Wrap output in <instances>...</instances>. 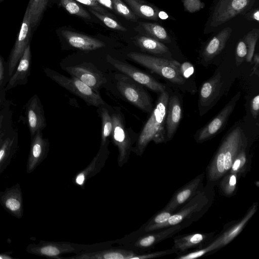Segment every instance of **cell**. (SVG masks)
<instances>
[{
  "instance_id": "obj_1",
  "label": "cell",
  "mask_w": 259,
  "mask_h": 259,
  "mask_svg": "<svg viewBox=\"0 0 259 259\" xmlns=\"http://www.w3.org/2000/svg\"><path fill=\"white\" fill-rule=\"evenodd\" d=\"M247 146V139L240 127L230 132L221 142L207 167V182L215 184L229 171L235 157Z\"/></svg>"
},
{
  "instance_id": "obj_2",
  "label": "cell",
  "mask_w": 259,
  "mask_h": 259,
  "mask_svg": "<svg viewBox=\"0 0 259 259\" xmlns=\"http://www.w3.org/2000/svg\"><path fill=\"white\" fill-rule=\"evenodd\" d=\"M169 98L166 91L160 93L150 116L138 137L135 146L132 147V152L137 155L141 156L151 141L155 144L167 141L165 119Z\"/></svg>"
},
{
  "instance_id": "obj_3",
  "label": "cell",
  "mask_w": 259,
  "mask_h": 259,
  "mask_svg": "<svg viewBox=\"0 0 259 259\" xmlns=\"http://www.w3.org/2000/svg\"><path fill=\"white\" fill-rule=\"evenodd\" d=\"M214 185L213 183L207 182L199 194L171 214L162 229L178 224H182L186 228L199 220L214 202Z\"/></svg>"
},
{
  "instance_id": "obj_4",
  "label": "cell",
  "mask_w": 259,
  "mask_h": 259,
  "mask_svg": "<svg viewBox=\"0 0 259 259\" xmlns=\"http://www.w3.org/2000/svg\"><path fill=\"white\" fill-rule=\"evenodd\" d=\"M185 228L184 225L178 224L148 233L137 234L132 232L122 238L115 240L114 242L138 254L143 253L154 248L158 243L174 236Z\"/></svg>"
},
{
  "instance_id": "obj_5",
  "label": "cell",
  "mask_w": 259,
  "mask_h": 259,
  "mask_svg": "<svg viewBox=\"0 0 259 259\" xmlns=\"http://www.w3.org/2000/svg\"><path fill=\"white\" fill-rule=\"evenodd\" d=\"M127 56L136 63L172 83L182 84L185 82L180 71L181 64L175 60L134 52L128 53Z\"/></svg>"
},
{
  "instance_id": "obj_6",
  "label": "cell",
  "mask_w": 259,
  "mask_h": 259,
  "mask_svg": "<svg viewBox=\"0 0 259 259\" xmlns=\"http://www.w3.org/2000/svg\"><path fill=\"white\" fill-rule=\"evenodd\" d=\"M115 244L114 240L91 244H78L69 242L40 241L35 247L39 256L61 259V255L68 253L78 254L110 247Z\"/></svg>"
},
{
  "instance_id": "obj_7",
  "label": "cell",
  "mask_w": 259,
  "mask_h": 259,
  "mask_svg": "<svg viewBox=\"0 0 259 259\" xmlns=\"http://www.w3.org/2000/svg\"><path fill=\"white\" fill-rule=\"evenodd\" d=\"M44 72L59 85L82 99L88 105L99 107L106 104L99 92L94 91L76 77H67L47 68L44 69Z\"/></svg>"
},
{
  "instance_id": "obj_8",
  "label": "cell",
  "mask_w": 259,
  "mask_h": 259,
  "mask_svg": "<svg viewBox=\"0 0 259 259\" xmlns=\"http://www.w3.org/2000/svg\"><path fill=\"white\" fill-rule=\"evenodd\" d=\"M115 77L117 89L129 103L145 112H152V98L142 85L123 74H117Z\"/></svg>"
},
{
  "instance_id": "obj_9",
  "label": "cell",
  "mask_w": 259,
  "mask_h": 259,
  "mask_svg": "<svg viewBox=\"0 0 259 259\" xmlns=\"http://www.w3.org/2000/svg\"><path fill=\"white\" fill-rule=\"evenodd\" d=\"M113 129L111 134L112 142L117 147L118 155L117 163L122 167L127 162L133 144L136 142L135 136H133L132 131L125 127L124 117L121 112H115L111 115Z\"/></svg>"
},
{
  "instance_id": "obj_10",
  "label": "cell",
  "mask_w": 259,
  "mask_h": 259,
  "mask_svg": "<svg viewBox=\"0 0 259 259\" xmlns=\"http://www.w3.org/2000/svg\"><path fill=\"white\" fill-rule=\"evenodd\" d=\"M106 61L124 75L152 91L161 93L165 91L166 88L162 83L133 65L114 58L110 55H107Z\"/></svg>"
},
{
  "instance_id": "obj_11",
  "label": "cell",
  "mask_w": 259,
  "mask_h": 259,
  "mask_svg": "<svg viewBox=\"0 0 259 259\" xmlns=\"http://www.w3.org/2000/svg\"><path fill=\"white\" fill-rule=\"evenodd\" d=\"M240 96L241 93L238 92L212 120L197 132L195 139L197 143L211 139L223 129L235 109Z\"/></svg>"
},
{
  "instance_id": "obj_12",
  "label": "cell",
  "mask_w": 259,
  "mask_h": 259,
  "mask_svg": "<svg viewBox=\"0 0 259 259\" xmlns=\"http://www.w3.org/2000/svg\"><path fill=\"white\" fill-rule=\"evenodd\" d=\"M258 203L254 202L240 220L226 224L221 232L215 235L211 243L214 251L220 249L232 241L243 230L256 212Z\"/></svg>"
},
{
  "instance_id": "obj_13",
  "label": "cell",
  "mask_w": 259,
  "mask_h": 259,
  "mask_svg": "<svg viewBox=\"0 0 259 259\" xmlns=\"http://www.w3.org/2000/svg\"><path fill=\"white\" fill-rule=\"evenodd\" d=\"M253 0H220L211 16L210 25L217 27L249 8Z\"/></svg>"
},
{
  "instance_id": "obj_14",
  "label": "cell",
  "mask_w": 259,
  "mask_h": 259,
  "mask_svg": "<svg viewBox=\"0 0 259 259\" xmlns=\"http://www.w3.org/2000/svg\"><path fill=\"white\" fill-rule=\"evenodd\" d=\"M65 70L71 76L76 77L97 92L107 81L104 75L90 62L67 67Z\"/></svg>"
},
{
  "instance_id": "obj_15",
  "label": "cell",
  "mask_w": 259,
  "mask_h": 259,
  "mask_svg": "<svg viewBox=\"0 0 259 259\" xmlns=\"http://www.w3.org/2000/svg\"><path fill=\"white\" fill-rule=\"evenodd\" d=\"M215 232L192 233L179 235L173 238L171 248L177 256L190 250L199 249L207 246L215 237Z\"/></svg>"
},
{
  "instance_id": "obj_16",
  "label": "cell",
  "mask_w": 259,
  "mask_h": 259,
  "mask_svg": "<svg viewBox=\"0 0 259 259\" xmlns=\"http://www.w3.org/2000/svg\"><path fill=\"white\" fill-rule=\"evenodd\" d=\"M32 28L29 10L27 8L15 45L9 57L8 66L9 76H11L13 74L26 48L30 44Z\"/></svg>"
},
{
  "instance_id": "obj_17",
  "label": "cell",
  "mask_w": 259,
  "mask_h": 259,
  "mask_svg": "<svg viewBox=\"0 0 259 259\" xmlns=\"http://www.w3.org/2000/svg\"><path fill=\"white\" fill-rule=\"evenodd\" d=\"M204 178V174H200L178 189L165 207L175 212L179 210L203 190Z\"/></svg>"
},
{
  "instance_id": "obj_18",
  "label": "cell",
  "mask_w": 259,
  "mask_h": 259,
  "mask_svg": "<svg viewBox=\"0 0 259 259\" xmlns=\"http://www.w3.org/2000/svg\"><path fill=\"white\" fill-rule=\"evenodd\" d=\"M109 142L108 141L104 145L100 146L98 152L90 164L74 176L72 179L74 184L84 189L87 181L101 171L110 154L108 149Z\"/></svg>"
},
{
  "instance_id": "obj_19",
  "label": "cell",
  "mask_w": 259,
  "mask_h": 259,
  "mask_svg": "<svg viewBox=\"0 0 259 259\" xmlns=\"http://www.w3.org/2000/svg\"><path fill=\"white\" fill-rule=\"evenodd\" d=\"M138 253L120 246H112L92 251L81 252L61 259H133Z\"/></svg>"
},
{
  "instance_id": "obj_20",
  "label": "cell",
  "mask_w": 259,
  "mask_h": 259,
  "mask_svg": "<svg viewBox=\"0 0 259 259\" xmlns=\"http://www.w3.org/2000/svg\"><path fill=\"white\" fill-rule=\"evenodd\" d=\"M49 149V142L42 137L41 131L37 132L31 137L30 151L28 157L26 170L28 174L34 169L46 158Z\"/></svg>"
},
{
  "instance_id": "obj_21",
  "label": "cell",
  "mask_w": 259,
  "mask_h": 259,
  "mask_svg": "<svg viewBox=\"0 0 259 259\" xmlns=\"http://www.w3.org/2000/svg\"><path fill=\"white\" fill-rule=\"evenodd\" d=\"M26 107L28 126L32 137L46 126L44 111L39 99L35 95L29 100Z\"/></svg>"
},
{
  "instance_id": "obj_22",
  "label": "cell",
  "mask_w": 259,
  "mask_h": 259,
  "mask_svg": "<svg viewBox=\"0 0 259 259\" xmlns=\"http://www.w3.org/2000/svg\"><path fill=\"white\" fill-rule=\"evenodd\" d=\"M0 204L13 216L21 218L23 215L22 193L17 184L0 192Z\"/></svg>"
},
{
  "instance_id": "obj_23",
  "label": "cell",
  "mask_w": 259,
  "mask_h": 259,
  "mask_svg": "<svg viewBox=\"0 0 259 259\" xmlns=\"http://www.w3.org/2000/svg\"><path fill=\"white\" fill-rule=\"evenodd\" d=\"M223 83L221 75L219 72L203 83L199 94L200 115H203L204 110L209 107L220 94Z\"/></svg>"
},
{
  "instance_id": "obj_24",
  "label": "cell",
  "mask_w": 259,
  "mask_h": 259,
  "mask_svg": "<svg viewBox=\"0 0 259 259\" xmlns=\"http://www.w3.org/2000/svg\"><path fill=\"white\" fill-rule=\"evenodd\" d=\"M61 34L70 46L84 51H91L105 47V44L97 38L68 30H63Z\"/></svg>"
},
{
  "instance_id": "obj_25",
  "label": "cell",
  "mask_w": 259,
  "mask_h": 259,
  "mask_svg": "<svg viewBox=\"0 0 259 259\" xmlns=\"http://www.w3.org/2000/svg\"><path fill=\"white\" fill-rule=\"evenodd\" d=\"M182 115L180 102L176 96L169 98L165 119L166 141L171 140L177 130Z\"/></svg>"
},
{
  "instance_id": "obj_26",
  "label": "cell",
  "mask_w": 259,
  "mask_h": 259,
  "mask_svg": "<svg viewBox=\"0 0 259 259\" xmlns=\"http://www.w3.org/2000/svg\"><path fill=\"white\" fill-rule=\"evenodd\" d=\"M31 51L30 44L26 48L22 57L17 66L16 70L6 87V90H10L18 85L24 84L28 81L30 74L31 64Z\"/></svg>"
},
{
  "instance_id": "obj_27",
  "label": "cell",
  "mask_w": 259,
  "mask_h": 259,
  "mask_svg": "<svg viewBox=\"0 0 259 259\" xmlns=\"http://www.w3.org/2000/svg\"><path fill=\"white\" fill-rule=\"evenodd\" d=\"M232 32L231 28L226 27L210 40L204 48L202 54L205 61L211 60L220 53L224 48Z\"/></svg>"
},
{
  "instance_id": "obj_28",
  "label": "cell",
  "mask_w": 259,
  "mask_h": 259,
  "mask_svg": "<svg viewBox=\"0 0 259 259\" xmlns=\"http://www.w3.org/2000/svg\"><path fill=\"white\" fill-rule=\"evenodd\" d=\"M135 44L142 51L162 55L168 58L171 56L168 48L161 41L146 35H138L134 39Z\"/></svg>"
},
{
  "instance_id": "obj_29",
  "label": "cell",
  "mask_w": 259,
  "mask_h": 259,
  "mask_svg": "<svg viewBox=\"0 0 259 259\" xmlns=\"http://www.w3.org/2000/svg\"><path fill=\"white\" fill-rule=\"evenodd\" d=\"M175 212L172 210L164 207L153 215L146 223L139 229L133 232L137 234L151 232L162 229L171 214Z\"/></svg>"
},
{
  "instance_id": "obj_30",
  "label": "cell",
  "mask_w": 259,
  "mask_h": 259,
  "mask_svg": "<svg viewBox=\"0 0 259 259\" xmlns=\"http://www.w3.org/2000/svg\"><path fill=\"white\" fill-rule=\"evenodd\" d=\"M137 16L147 19L157 20L160 11L157 8L143 0H123Z\"/></svg>"
},
{
  "instance_id": "obj_31",
  "label": "cell",
  "mask_w": 259,
  "mask_h": 259,
  "mask_svg": "<svg viewBox=\"0 0 259 259\" xmlns=\"http://www.w3.org/2000/svg\"><path fill=\"white\" fill-rule=\"evenodd\" d=\"M139 25L146 36L159 41L166 43L170 42V38L167 31L159 24L141 22L139 23Z\"/></svg>"
},
{
  "instance_id": "obj_32",
  "label": "cell",
  "mask_w": 259,
  "mask_h": 259,
  "mask_svg": "<svg viewBox=\"0 0 259 259\" xmlns=\"http://www.w3.org/2000/svg\"><path fill=\"white\" fill-rule=\"evenodd\" d=\"M247 147L242 149L234 159L228 172L235 173L240 177H245L250 167V161L248 157Z\"/></svg>"
},
{
  "instance_id": "obj_33",
  "label": "cell",
  "mask_w": 259,
  "mask_h": 259,
  "mask_svg": "<svg viewBox=\"0 0 259 259\" xmlns=\"http://www.w3.org/2000/svg\"><path fill=\"white\" fill-rule=\"evenodd\" d=\"M240 176L235 173L228 172L219 180V188L222 195L231 197L236 194Z\"/></svg>"
},
{
  "instance_id": "obj_34",
  "label": "cell",
  "mask_w": 259,
  "mask_h": 259,
  "mask_svg": "<svg viewBox=\"0 0 259 259\" xmlns=\"http://www.w3.org/2000/svg\"><path fill=\"white\" fill-rule=\"evenodd\" d=\"M97 111L102 122L100 146H102L110 141L109 138L111 135L113 129L112 120L109 111L103 106L99 107Z\"/></svg>"
},
{
  "instance_id": "obj_35",
  "label": "cell",
  "mask_w": 259,
  "mask_h": 259,
  "mask_svg": "<svg viewBox=\"0 0 259 259\" xmlns=\"http://www.w3.org/2000/svg\"><path fill=\"white\" fill-rule=\"evenodd\" d=\"M50 0H29L27 8L29 10L32 27L39 23Z\"/></svg>"
},
{
  "instance_id": "obj_36",
  "label": "cell",
  "mask_w": 259,
  "mask_h": 259,
  "mask_svg": "<svg viewBox=\"0 0 259 259\" xmlns=\"http://www.w3.org/2000/svg\"><path fill=\"white\" fill-rule=\"evenodd\" d=\"M60 4L70 14L87 19L91 18L89 12L75 0H60Z\"/></svg>"
},
{
  "instance_id": "obj_37",
  "label": "cell",
  "mask_w": 259,
  "mask_h": 259,
  "mask_svg": "<svg viewBox=\"0 0 259 259\" xmlns=\"http://www.w3.org/2000/svg\"><path fill=\"white\" fill-rule=\"evenodd\" d=\"M13 140L6 139L0 145V175L8 165L12 157Z\"/></svg>"
},
{
  "instance_id": "obj_38",
  "label": "cell",
  "mask_w": 259,
  "mask_h": 259,
  "mask_svg": "<svg viewBox=\"0 0 259 259\" xmlns=\"http://www.w3.org/2000/svg\"><path fill=\"white\" fill-rule=\"evenodd\" d=\"M258 35V29H253L246 35L244 38V41L247 47V55L245 59L247 62H250L252 61Z\"/></svg>"
},
{
  "instance_id": "obj_39",
  "label": "cell",
  "mask_w": 259,
  "mask_h": 259,
  "mask_svg": "<svg viewBox=\"0 0 259 259\" xmlns=\"http://www.w3.org/2000/svg\"><path fill=\"white\" fill-rule=\"evenodd\" d=\"M113 8L120 15L127 20L136 22L138 17L133 12L130 8L121 0H111Z\"/></svg>"
},
{
  "instance_id": "obj_40",
  "label": "cell",
  "mask_w": 259,
  "mask_h": 259,
  "mask_svg": "<svg viewBox=\"0 0 259 259\" xmlns=\"http://www.w3.org/2000/svg\"><path fill=\"white\" fill-rule=\"evenodd\" d=\"M89 11L101 21L108 27L121 31H126L127 29L119 23L117 21L112 19V18L98 12L91 8L89 9Z\"/></svg>"
},
{
  "instance_id": "obj_41",
  "label": "cell",
  "mask_w": 259,
  "mask_h": 259,
  "mask_svg": "<svg viewBox=\"0 0 259 259\" xmlns=\"http://www.w3.org/2000/svg\"><path fill=\"white\" fill-rule=\"evenodd\" d=\"M173 253H175V251L173 249L170 248L155 252H147L143 253L137 254L133 258V259L154 258L162 257L165 255H168Z\"/></svg>"
},
{
  "instance_id": "obj_42",
  "label": "cell",
  "mask_w": 259,
  "mask_h": 259,
  "mask_svg": "<svg viewBox=\"0 0 259 259\" xmlns=\"http://www.w3.org/2000/svg\"><path fill=\"white\" fill-rule=\"evenodd\" d=\"M76 1L87 5L90 7L91 9L102 13L103 14L107 15L110 17L115 18L116 17L113 14L109 13L108 11L102 7L96 0H75Z\"/></svg>"
},
{
  "instance_id": "obj_43",
  "label": "cell",
  "mask_w": 259,
  "mask_h": 259,
  "mask_svg": "<svg viewBox=\"0 0 259 259\" xmlns=\"http://www.w3.org/2000/svg\"><path fill=\"white\" fill-rule=\"evenodd\" d=\"M247 55V47L243 40L240 41L236 47V64L239 66L244 60Z\"/></svg>"
},
{
  "instance_id": "obj_44",
  "label": "cell",
  "mask_w": 259,
  "mask_h": 259,
  "mask_svg": "<svg viewBox=\"0 0 259 259\" xmlns=\"http://www.w3.org/2000/svg\"><path fill=\"white\" fill-rule=\"evenodd\" d=\"M185 10L189 13H194L204 7V4L200 0H183Z\"/></svg>"
},
{
  "instance_id": "obj_45",
  "label": "cell",
  "mask_w": 259,
  "mask_h": 259,
  "mask_svg": "<svg viewBox=\"0 0 259 259\" xmlns=\"http://www.w3.org/2000/svg\"><path fill=\"white\" fill-rule=\"evenodd\" d=\"M180 71L183 78H188L194 71L193 66L188 62H185L180 65Z\"/></svg>"
},
{
  "instance_id": "obj_46",
  "label": "cell",
  "mask_w": 259,
  "mask_h": 259,
  "mask_svg": "<svg viewBox=\"0 0 259 259\" xmlns=\"http://www.w3.org/2000/svg\"><path fill=\"white\" fill-rule=\"evenodd\" d=\"M250 110L253 117L256 119L259 110V95H257L252 99L250 104Z\"/></svg>"
},
{
  "instance_id": "obj_47",
  "label": "cell",
  "mask_w": 259,
  "mask_h": 259,
  "mask_svg": "<svg viewBox=\"0 0 259 259\" xmlns=\"http://www.w3.org/2000/svg\"><path fill=\"white\" fill-rule=\"evenodd\" d=\"M253 61L254 63V66L252 69V72L251 74H254L255 75H256L258 76L259 75V70H258V67H259V55L258 53H256L253 55Z\"/></svg>"
},
{
  "instance_id": "obj_48",
  "label": "cell",
  "mask_w": 259,
  "mask_h": 259,
  "mask_svg": "<svg viewBox=\"0 0 259 259\" xmlns=\"http://www.w3.org/2000/svg\"><path fill=\"white\" fill-rule=\"evenodd\" d=\"M97 2L105 7L111 10H113V4L111 0H96Z\"/></svg>"
},
{
  "instance_id": "obj_49",
  "label": "cell",
  "mask_w": 259,
  "mask_h": 259,
  "mask_svg": "<svg viewBox=\"0 0 259 259\" xmlns=\"http://www.w3.org/2000/svg\"><path fill=\"white\" fill-rule=\"evenodd\" d=\"M4 76V66L2 58L0 57V81L3 79Z\"/></svg>"
},
{
  "instance_id": "obj_50",
  "label": "cell",
  "mask_w": 259,
  "mask_h": 259,
  "mask_svg": "<svg viewBox=\"0 0 259 259\" xmlns=\"http://www.w3.org/2000/svg\"><path fill=\"white\" fill-rule=\"evenodd\" d=\"M158 17L161 19H165L168 18V15L164 12L159 11L158 13Z\"/></svg>"
},
{
  "instance_id": "obj_51",
  "label": "cell",
  "mask_w": 259,
  "mask_h": 259,
  "mask_svg": "<svg viewBox=\"0 0 259 259\" xmlns=\"http://www.w3.org/2000/svg\"><path fill=\"white\" fill-rule=\"evenodd\" d=\"M258 11H257L256 12H255L253 14V17H254V19H255L256 21H258L259 19H258Z\"/></svg>"
},
{
  "instance_id": "obj_52",
  "label": "cell",
  "mask_w": 259,
  "mask_h": 259,
  "mask_svg": "<svg viewBox=\"0 0 259 259\" xmlns=\"http://www.w3.org/2000/svg\"><path fill=\"white\" fill-rule=\"evenodd\" d=\"M1 97H0V102H1Z\"/></svg>"
},
{
  "instance_id": "obj_53",
  "label": "cell",
  "mask_w": 259,
  "mask_h": 259,
  "mask_svg": "<svg viewBox=\"0 0 259 259\" xmlns=\"http://www.w3.org/2000/svg\"><path fill=\"white\" fill-rule=\"evenodd\" d=\"M0 1H4V0H0Z\"/></svg>"
},
{
  "instance_id": "obj_54",
  "label": "cell",
  "mask_w": 259,
  "mask_h": 259,
  "mask_svg": "<svg viewBox=\"0 0 259 259\" xmlns=\"http://www.w3.org/2000/svg\"><path fill=\"white\" fill-rule=\"evenodd\" d=\"M0 125H1V122H0Z\"/></svg>"
}]
</instances>
